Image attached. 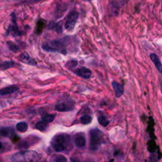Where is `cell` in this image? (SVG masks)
Masks as SVG:
<instances>
[{
	"label": "cell",
	"mask_w": 162,
	"mask_h": 162,
	"mask_svg": "<svg viewBox=\"0 0 162 162\" xmlns=\"http://www.w3.org/2000/svg\"><path fill=\"white\" fill-rule=\"evenodd\" d=\"M18 60L22 62L23 63L28 65H32V66H36L37 65V62L34 60V59L32 58L29 54L27 52H23L21 54L19 55L18 56Z\"/></svg>",
	"instance_id": "ba28073f"
},
{
	"label": "cell",
	"mask_w": 162,
	"mask_h": 162,
	"mask_svg": "<svg viewBox=\"0 0 162 162\" xmlns=\"http://www.w3.org/2000/svg\"><path fill=\"white\" fill-rule=\"evenodd\" d=\"M45 26V21L43 20H40L39 22L37 23L36 28L35 29V33L37 34H39L42 33L44 27Z\"/></svg>",
	"instance_id": "ffe728a7"
},
{
	"label": "cell",
	"mask_w": 162,
	"mask_h": 162,
	"mask_svg": "<svg viewBox=\"0 0 162 162\" xmlns=\"http://www.w3.org/2000/svg\"><path fill=\"white\" fill-rule=\"evenodd\" d=\"M79 18V13L76 11H71L67 16L65 27L68 31H72L75 27Z\"/></svg>",
	"instance_id": "5b68a950"
},
{
	"label": "cell",
	"mask_w": 162,
	"mask_h": 162,
	"mask_svg": "<svg viewBox=\"0 0 162 162\" xmlns=\"http://www.w3.org/2000/svg\"><path fill=\"white\" fill-rule=\"evenodd\" d=\"M81 124H84V125H87V124H90V123H91L92 120H93V118L92 116H91L89 115H84L81 117Z\"/></svg>",
	"instance_id": "44dd1931"
},
{
	"label": "cell",
	"mask_w": 162,
	"mask_h": 162,
	"mask_svg": "<svg viewBox=\"0 0 162 162\" xmlns=\"http://www.w3.org/2000/svg\"><path fill=\"white\" fill-rule=\"evenodd\" d=\"M49 127V124L47 122H45V121L41 120L38 122H37L35 125V128L37 129L38 130H40L41 132H45L48 130Z\"/></svg>",
	"instance_id": "2e32d148"
},
{
	"label": "cell",
	"mask_w": 162,
	"mask_h": 162,
	"mask_svg": "<svg viewBox=\"0 0 162 162\" xmlns=\"http://www.w3.org/2000/svg\"><path fill=\"white\" fill-rule=\"evenodd\" d=\"M19 90V87L17 85H10L5 87L3 89L0 90V95L5 96L7 94H10L14 93H16Z\"/></svg>",
	"instance_id": "7c38bea8"
},
{
	"label": "cell",
	"mask_w": 162,
	"mask_h": 162,
	"mask_svg": "<svg viewBox=\"0 0 162 162\" xmlns=\"http://www.w3.org/2000/svg\"><path fill=\"white\" fill-rule=\"evenodd\" d=\"M14 133L13 129L11 127H3L0 129V136L10 137Z\"/></svg>",
	"instance_id": "9a60e30c"
},
{
	"label": "cell",
	"mask_w": 162,
	"mask_h": 162,
	"mask_svg": "<svg viewBox=\"0 0 162 162\" xmlns=\"http://www.w3.org/2000/svg\"><path fill=\"white\" fill-rule=\"evenodd\" d=\"M15 65V63L12 61H5V62H3L2 63L0 64V70H5L8 68L14 67Z\"/></svg>",
	"instance_id": "7402d4cb"
},
{
	"label": "cell",
	"mask_w": 162,
	"mask_h": 162,
	"mask_svg": "<svg viewBox=\"0 0 162 162\" xmlns=\"http://www.w3.org/2000/svg\"><path fill=\"white\" fill-rule=\"evenodd\" d=\"M41 155L35 151H22L13 154L11 160L17 162H35L41 159Z\"/></svg>",
	"instance_id": "3957f363"
},
{
	"label": "cell",
	"mask_w": 162,
	"mask_h": 162,
	"mask_svg": "<svg viewBox=\"0 0 162 162\" xmlns=\"http://www.w3.org/2000/svg\"><path fill=\"white\" fill-rule=\"evenodd\" d=\"M74 107V104L72 105V103L70 101H58L57 103L55 105V110L58 112H67L70 111L73 109Z\"/></svg>",
	"instance_id": "52a82bcc"
},
{
	"label": "cell",
	"mask_w": 162,
	"mask_h": 162,
	"mask_svg": "<svg viewBox=\"0 0 162 162\" xmlns=\"http://www.w3.org/2000/svg\"><path fill=\"white\" fill-rule=\"evenodd\" d=\"M11 21L13 24L10 25L8 28L7 31V34L8 35L11 34L13 35V36H20L22 35V33L19 30V27L17 26L15 14L14 13H12L11 15Z\"/></svg>",
	"instance_id": "8992f818"
},
{
	"label": "cell",
	"mask_w": 162,
	"mask_h": 162,
	"mask_svg": "<svg viewBox=\"0 0 162 162\" xmlns=\"http://www.w3.org/2000/svg\"><path fill=\"white\" fill-rule=\"evenodd\" d=\"M7 45H8L9 50H11V51L14 52V53L18 52L20 50V48L19 47V46L17 45L16 44H15L14 42H11V41H8L7 42Z\"/></svg>",
	"instance_id": "cb8c5ba5"
},
{
	"label": "cell",
	"mask_w": 162,
	"mask_h": 162,
	"mask_svg": "<svg viewBox=\"0 0 162 162\" xmlns=\"http://www.w3.org/2000/svg\"><path fill=\"white\" fill-rule=\"evenodd\" d=\"M98 121L101 125L105 127H107L110 124V121L108 119V118L104 115L99 116L98 118Z\"/></svg>",
	"instance_id": "e0dca14e"
},
{
	"label": "cell",
	"mask_w": 162,
	"mask_h": 162,
	"mask_svg": "<svg viewBox=\"0 0 162 162\" xmlns=\"http://www.w3.org/2000/svg\"><path fill=\"white\" fill-rule=\"evenodd\" d=\"M0 64H1V63H0Z\"/></svg>",
	"instance_id": "f1b7e54d"
},
{
	"label": "cell",
	"mask_w": 162,
	"mask_h": 162,
	"mask_svg": "<svg viewBox=\"0 0 162 162\" xmlns=\"http://www.w3.org/2000/svg\"><path fill=\"white\" fill-rule=\"evenodd\" d=\"M50 161H67V159L63 155L55 154L51 156Z\"/></svg>",
	"instance_id": "ac0fdd59"
},
{
	"label": "cell",
	"mask_w": 162,
	"mask_h": 162,
	"mask_svg": "<svg viewBox=\"0 0 162 162\" xmlns=\"http://www.w3.org/2000/svg\"><path fill=\"white\" fill-rule=\"evenodd\" d=\"M77 65H78V62H77V60H70V61H68V62L66 63L65 67H66L67 68H68V69L72 70V69H73V68L76 67Z\"/></svg>",
	"instance_id": "d4e9b609"
},
{
	"label": "cell",
	"mask_w": 162,
	"mask_h": 162,
	"mask_svg": "<svg viewBox=\"0 0 162 162\" xmlns=\"http://www.w3.org/2000/svg\"><path fill=\"white\" fill-rule=\"evenodd\" d=\"M73 72L77 76H78L82 78L85 79H90L91 77V75H92L91 70L89 68H87L86 67H84L77 68L73 70Z\"/></svg>",
	"instance_id": "9c48e42d"
},
{
	"label": "cell",
	"mask_w": 162,
	"mask_h": 162,
	"mask_svg": "<svg viewBox=\"0 0 162 162\" xmlns=\"http://www.w3.org/2000/svg\"><path fill=\"white\" fill-rule=\"evenodd\" d=\"M55 117L56 114H46L42 116V120L49 124L54 121Z\"/></svg>",
	"instance_id": "603a6c76"
},
{
	"label": "cell",
	"mask_w": 162,
	"mask_h": 162,
	"mask_svg": "<svg viewBox=\"0 0 162 162\" xmlns=\"http://www.w3.org/2000/svg\"><path fill=\"white\" fill-rule=\"evenodd\" d=\"M10 138H11V141H12L13 142H18V141L20 140L19 136H18L17 135H16L15 133H13V134L10 136Z\"/></svg>",
	"instance_id": "4316f807"
},
{
	"label": "cell",
	"mask_w": 162,
	"mask_h": 162,
	"mask_svg": "<svg viewBox=\"0 0 162 162\" xmlns=\"http://www.w3.org/2000/svg\"><path fill=\"white\" fill-rule=\"evenodd\" d=\"M2 142H0V150H1L2 148Z\"/></svg>",
	"instance_id": "83f0119b"
},
{
	"label": "cell",
	"mask_w": 162,
	"mask_h": 162,
	"mask_svg": "<svg viewBox=\"0 0 162 162\" xmlns=\"http://www.w3.org/2000/svg\"><path fill=\"white\" fill-rule=\"evenodd\" d=\"M112 85L115 91V96L116 98H120V96H122L124 91V85L116 81H113L112 82Z\"/></svg>",
	"instance_id": "8fae6325"
},
{
	"label": "cell",
	"mask_w": 162,
	"mask_h": 162,
	"mask_svg": "<svg viewBox=\"0 0 162 162\" xmlns=\"http://www.w3.org/2000/svg\"><path fill=\"white\" fill-rule=\"evenodd\" d=\"M49 28L50 29H54V30H55L58 33H62V26L58 25L56 24H54V23L50 24V25H49Z\"/></svg>",
	"instance_id": "484cf974"
},
{
	"label": "cell",
	"mask_w": 162,
	"mask_h": 162,
	"mask_svg": "<svg viewBox=\"0 0 162 162\" xmlns=\"http://www.w3.org/2000/svg\"><path fill=\"white\" fill-rule=\"evenodd\" d=\"M150 58L151 59V60L153 62L154 65H155L156 68L158 70L160 73H161L162 71V65L160 61V59L158 57V56L155 54V53H151L150 55Z\"/></svg>",
	"instance_id": "4fadbf2b"
},
{
	"label": "cell",
	"mask_w": 162,
	"mask_h": 162,
	"mask_svg": "<svg viewBox=\"0 0 162 162\" xmlns=\"http://www.w3.org/2000/svg\"><path fill=\"white\" fill-rule=\"evenodd\" d=\"M16 128L20 132H25L28 129V124L25 122H20L16 125Z\"/></svg>",
	"instance_id": "d6986e66"
},
{
	"label": "cell",
	"mask_w": 162,
	"mask_h": 162,
	"mask_svg": "<svg viewBox=\"0 0 162 162\" xmlns=\"http://www.w3.org/2000/svg\"><path fill=\"white\" fill-rule=\"evenodd\" d=\"M74 143L78 148H84L86 145V139L83 133L77 134L74 139Z\"/></svg>",
	"instance_id": "30bf717a"
},
{
	"label": "cell",
	"mask_w": 162,
	"mask_h": 162,
	"mask_svg": "<svg viewBox=\"0 0 162 162\" xmlns=\"http://www.w3.org/2000/svg\"><path fill=\"white\" fill-rule=\"evenodd\" d=\"M69 41L70 37H64L61 39L45 42L42 44V48L48 52H59L66 55L67 53L65 47Z\"/></svg>",
	"instance_id": "6da1fadb"
},
{
	"label": "cell",
	"mask_w": 162,
	"mask_h": 162,
	"mask_svg": "<svg viewBox=\"0 0 162 162\" xmlns=\"http://www.w3.org/2000/svg\"><path fill=\"white\" fill-rule=\"evenodd\" d=\"M125 3V0H113L111 2L112 9H114V13L115 15L118 13V10L122 7Z\"/></svg>",
	"instance_id": "5bb4252c"
},
{
	"label": "cell",
	"mask_w": 162,
	"mask_h": 162,
	"mask_svg": "<svg viewBox=\"0 0 162 162\" xmlns=\"http://www.w3.org/2000/svg\"><path fill=\"white\" fill-rule=\"evenodd\" d=\"M50 143L55 151L58 153L66 151L70 148L71 139L67 134H58L53 138Z\"/></svg>",
	"instance_id": "7a4b0ae2"
},
{
	"label": "cell",
	"mask_w": 162,
	"mask_h": 162,
	"mask_svg": "<svg viewBox=\"0 0 162 162\" xmlns=\"http://www.w3.org/2000/svg\"><path fill=\"white\" fill-rule=\"evenodd\" d=\"M90 148L91 151H96L101 144L102 132L98 129H94L90 131Z\"/></svg>",
	"instance_id": "277c9868"
}]
</instances>
